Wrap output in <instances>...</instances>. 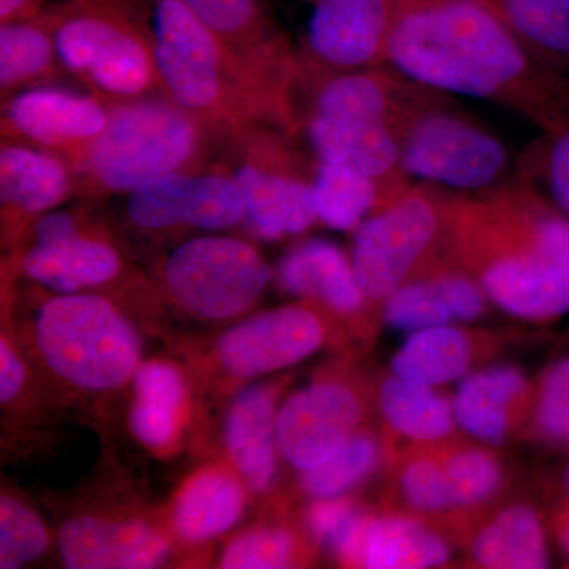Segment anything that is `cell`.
I'll use <instances>...</instances> for the list:
<instances>
[{
    "label": "cell",
    "mask_w": 569,
    "mask_h": 569,
    "mask_svg": "<svg viewBox=\"0 0 569 569\" xmlns=\"http://www.w3.org/2000/svg\"><path fill=\"white\" fill-rule=\"evenodd\" d=\"M388 66L433 91L507 108L545 134L569 127V78L478 0H403Z\"/></svg>",
    "instance_id": "cell-1"
},
{
    "label": "cell",
    "mask_w": 569,
    "mask_h": 569,
    "mask_svg": "<svg viewBox=\"0 0 569 569\" xmlns=\"http://www.w3.org/2000/svg\"><path fill=\"white\" fill-rule=\"evenodd\" d=\"M160 91L231 134L253 126L301 129L295 91L252 69L179 0H148Z\"/></svg>",
    "instance_id": "cell-2"
},
{
    "label": "cell",
    "mask_w": 569,
    "mask_h": 569,
    "mask_svg": "<svg viewBox=\"0 0 569 569\" xmlns=\"http://www.w3.org/2000/svg\"><path fill=\"white\" fill-rule=\"evenodd\" d=\"M107 129L74 168L78 192L129 193L174 173L219 163L231 134L194 118L163 93L110 103Z\"/></svg>",
    "instance_id": "cell-3"
},
{
    "label": "cell",
    "mask_w": 569,
    "mask_h": 569,
    "mask_svg": "<svg viewBox=\"0 0 569 569\" xmlns=\"http://www.w3.org/2000/svg\"><path fill=\"white\" fill-rule=\"evenodd\" d=\"M48 17L63 71L104 103L162 93L148 0H63Z\"/></svg>",
    "instance_id": "cell-4"
},
{
    "label": "cell",
    "mask_w": 569,
    "mask_h": 569,
    "mask_svg": "<svg viewBox=\"0 0 569 569\" xmlns=\"http://www.w3.org/2000/svg\"><path fill=\"white\" fill-rule=\"evenodd\" d=\"M36 335L52 372L86 391L121 387L141 358L140 336L102 296H56L41 306Z\"/></svg>",
    "instance_id": "cell-5"
},
{
    "label": "cell",
    "mask_w": 569,
    "mask_h": 569,
    "mask_svg": "<svg viewBox=\"0 0 569 569\" xmlns=\"http://www.w3.org/2000/svg\"><path fill=\"white\" fill-rule=\"evenodd\" d=\"M296 134L253 126L234 134L220 160L241 187L247 223L258 238L305 233L317 222V163L299 152Z\"/></svg>",
    "instance_id": "cell-6"
},
{
    "label": "cell",
    "mask_w": 569,
    "mask_h": 569,
    "mask_svg": "<svg viewBox=\"0 0 569 569\" xmlns=\"http://www.w3.org/2000/svg\"><path fill=\"white\" fill-rule=\"evenodd\" d=\"M456 252L490 301L523 320H556L569 312V266L546 257L505 220L463 228Z\"/></svg>",
    "instance_id": "cell-7"
},
{
    "label": "cell",
    "mask_w": 569,
    "mask_h": 569,
    "mask_svg": "<svg viewBox=\"0 0 569 569\" xmlns=\"http://www.w3.org/2000/svg\"><path fill=\"white\" fill-rule=\"evenodd\" d=\"M447 194L430 186H411L367 217L356 230V279L370 301H385L429 260L447 230Z\"/></svg>",
    "instance_id": "cell-8"
},
{
    "label": "cell",
    "mask_w": 569,
    "mask_h": 569,
    "mask_svg": "<svg viewBox=\"0 0 569 569\" xmlns=\"http://www.w3.org/2000/svg\"><path fill=\"white\" fill-rule=\"evenodd\" d=\"M162 274L164 288L183 310L220 321L250 309L271 282L272 269L242 239L200 236L168 254Z\"/></svg>",
    "instance_id": "cell-9"
},
{
    "label": "cell",
    "mask_w": 569,
    "mask_h": 569,
    "mask_svg": "<svg viewBox=\"0 0 569 569\" xmlns=\"http://www.w3.org/2000/svg\"><path fill=\"white\" fill-rule=\"evenodd\" d=\"M402 168L427 183L482 193L503 183L509 152L497 134L443 103L411 123L402 142Z\"/></svg>",
    "instance_id": "cell-10"
},
{
    "label": "cell",
    "mask_w": 569,
    "mask_h": 569,
    "mask_svg": "<svg viewBox=\"0 0 569 569\" xmlns=\"http://www.w3.org/2000/svg\"><path fill=\"white\" fill-rule=\"evenodd\" d=\"M296 51V93L325 78L388 66L389 41L403 0H310Z\"/></svg>",
    "instance_id": "cell-11"
},
{
    "label": "cell",
    "mask_w": 569,
    "mask_h": 569,
    "mask_svg": "<svg viewBox=\"0 0 569 569\" xmlns=\"http://www.w3.org/2000/svg\"><path fill=\"white\" fill-rule=\"evenodd\" d=\"M127 194L130 223L148 233L178 228L228 230L247 219L241 187L222 162L152 179Z\"/></svg>",
    "instance_id": "cell-12"
},
{
    "label": "cell",
    "mask_w": 569,
    "mask_h": 569,
    "mask_svg": "<svg viewBox=\"0 0 569 569\" xmlns=\"http://www.w3.org/2000/svg\"><path fill=\"white\" fill-rule=\"evenodd\" d=\"M2 103V138L58 153L73 171L110 119V107L99 97L58 86L24 89Z\"/></svg>",
    "instance_id": "cell-13"
},
{
    "label": "cell",
    "mask_w": 569,
    "mask_h": 569,
    "mask_svg": "<svg viewBox=\"0 0 569 569\" xmlns=\"http://www.w3.org/2000/svg\"><path fill=\"white\" fill-rule=\"evenodd\" d=\"M32 236V246L22 254V271L56 293H80L121 276V253L88 233L74 212L43 213L33 222Z\"/></svg>",
    "instance_id": "cell-14"
},
{
    "label": "cell",
    "mask_w": 569,
    "mask_h": 569,
    "mask_svg": "<svg viewBox=\"0 0 569 569\" xmlns=\"http://www.w3.org/2000/svg\"><path fill=\"white\" fill-rule=\"evenodd\" d=\"M365 408L350 388L316 383L299 389L277 413L280 452L306 471L335 456L358 432Z\"/></svg>",
    "instance_id": "cell-15"
},
{
    "label": "cell",
    "mask_w": 569,
    "mask_h": 569,
    "mask_svg": "<svg viewBox=\"0 0 569 569\" xmlns=\"http://www.w3.org/2000/svg\"><path fill=\"white\" fill-rule=\"evenodd\" d=\"M323 342V326L316 313L280 307L224 331L217 342V358L233 377H260L305 361Z\"/></svg>",
    "instance_id": "cell-16"
},
{
    "label": "cell",
    "mask_w": 569,
    "mask_h": 569,
    "mask_svg": "<svg viewBox=\"0 0 569 569\" xmlns=\"http://www.w3.org/2000/svg\"><path fill=\"white\" fill-rule=\"evenodd\" d=\"M252 69L295 89L296 51L266 0H179Z\"/></svg>",
    "instance_id": "cell-17"
},
{
    "label": "cell",
    "mask_w": 569,
    "mask_h": 569,
    "mask_svg": "<svg viewBox=\"0 0 569 569\" xmlns=\"http://www.w3.org/2000/svg\"><path fill=\"white\" fill-rule=\"evenodd\" d=\"M302 127L318 162L339 164L366 176L395 200L410 189L402 168L403 134L387 123L307 118Z\"/></svg>",
    "instance_id": "cell-18"
},
{
    "label": "cell",
    "mask_w": 569,
    "mask_h": 569,
    "mask_svg": "<svg viewBox=\"0 0 569 569\" xmlns=\"http://www.w3.org/2000/svg\"><path fill=\"white\" fill-rule=\"evenodd\" d=\"M59 550L71 569H149L170 556V542L138 520L80 516L59 531Z\"/></svg>",
    "instance_id": "cell-19"
},
{
    "label": "cell",
    "mask_w": 569,
    "mask_h": 569,
    "mask_svg": "<svg viewBox=\"0 0 569 569\" xmlns=\"http://www.w3.org/2000/svg\"><path fill=\"white\" fill-rule=\"evenodd\" d=\"M78 192L73 168L58 153L10 138L0 148V206L3 222H36Z\"/></svg>",
    "instance_id": "cell-20"
},
{
    "label": "cell",
    "mask_w": 569,
    "mask_h": 569,
    "mask_svg": "<svg viewBox=\"0 0 569 569\" xmlns=\"http://www.w3.org/2000/svg\"><path fill=\"white\" fill-rule=\"evenodd\" d=\"M277 280L288 295L316 299L346 316L361 310L367 299L353 263L340 247L325 239H309L284 254Z\"/></svg>",
    "instance_id": "cell-21"
},
{
    "label": "cell",
    "mask_w": 569,
    "mask_h": 569,
    "mask_svg": "<svg viewBox=\"0 0 569 569\" xmlns=\"http://www.w3.org/2000/svg\"><path fill=\"white\" fill-rule=\"evenodd\" d=\"M274 396L254 387L236 397L224 421L228 455L247 485L264 492L274 482L277 471Z\"/></svg>",
    "instance_id": "cell-22"
},
{
    "label": "cell",
    "mask_w": 569,
    "mask_h": 569,
    "mask_svg": "<svg viewBox=\"0 0 569 569\" xmlns=\"http://www.w3.org/2000/svg\"><path fill=\"white\" fill-rule=\"evenodd\" d=\"M527 388L526 376L515 366H492L470 373L460 381L452 399L456 422L478 440L503 443Z\"/></svg>",
    "instance_id": "cell-23"
},
{
    "label": "cell",
    "mask_w": 569,
    "mask_h": 569,
    "mask_svg": "<svg viewBox=\"0 0 569 569\" xmlns=\"http://www.w3.org/2000/svg\"><path fill=\"white\" fill-rule=\"evenodd\" d=\"M451 548L425 523L406 516L367 518L359 568L426 569L443 567Z\"/></svg>",
    "instance_id": "cell-24"
},
{
    "label": "cell",
    "mask_w": 569,
    "mask_h": 569,
    "mask_svg": "<svg viewBox=\"0 0 569 569\" xmlns=\"http://www.w3.org/2000/svg\"><path fill=\"white\" fill-rule=\"evenodd\" d=\"M62 70L48 10L36 20L0 24L2 102L24 89L51 84Z\"/></svg>",
    "instance_id": "cell-25"
},
{
    "label": "cell",
    "mask_w": 569,
    "mask_h": 569,
    "mask_svg": "<svg viewBox=\"0 0 569 569\" xmlns=\"http://www.w3.org/2000/svg\"><path fill=\"white\" fill-rule=\"evenodd\" d=\"M471 557L479 567L541 569L550 563L545 527L529 505L501 509L471 542Z\"/></svg>",
    "instance_id": "cell-26"
},
{
    "label": "cell",
    "mask_w": 569,
    "mask_h": 569,
    "mask_svg": "<svg viewBox=\"0 0 569 569\" xmlns=\"http://www.w3.org/2000/svg\"><path fill=\"white\" fill-rule=\"evenodd\" d=\"M546 67L569 78V0H478Z\"/></svg>",
    "instance_id": "cell-27"
},
{
    "label": "cell",
    "mask_w": 569,
    "mask_h": 569,
    "mask_svg": "<svg viewBox=\"0 0 569 569\" xmlns=\"http://www.w3.org/2000/svg\"><path fill=\"white\" fill-rule=\"evenodd\" d=\"M246 496L233 477L206 470L187 482L173 511L174 529L187 541H204L230 530L244 512Z\"/></svg>",
    "instance_id": "cell-28"
},
{
    "label": "cell",
    "mask_w": 569,
    "mask_h": 569,
    "mask_svg": "<svg viewBox=\"0 0 569 569\" xmlns=\"http://www.w3.org/2000/svg\"><path fill=\"white\" fill-rule=\"evenodd\" d=\"M471 361L473 346L467 332L440 325L411 332L391 367L397 377L437 388L466 377Z\"/></svg>",
    "instance_id": "cell-29"
},
{
    "label": "cell",
    "mask_w": 569,
    "mask_h": 569,
    "mask_svg": "<svg viewBox=\"0 0 569 569\" xmlns=\"http://www.w3.org/2000/svg\"><path fill=\"white\" fill-rule=\"evenodd\" d=\"M378 406L389 426L410 440L440 441L458 425L452 402L433 387L402 377H388L378 392Z\"/></svg>",
    "instance_id": "cell-30"
},
{
    "label": "cell",
    "mask_w": 569,
    "mask_h": 569,
    "mask_svg": "<svg viewBox=\"0 0 569 569\" xmlns=\"http://www.w3.org/2000/svg\"><path fill=\"white\" fill-rule=\"evenodd\" d=\"M133 392L130 426L134 437L148 447H163L174 436L186 396L181 373L168 362H148L134 370Z\"/></svg>",
    "instance_id": "cell-31"
},
{
    "label": "cell",
    "mask_w": 569,
    "mask_h": 569,
    "mask_svg": "<svg viewBox=\"0 0 569 569\" xmlns=\"http://www.w3.org/2000/svg\"><path fill=\"white\" fill-rule=\"evenodd\" d=\"M313 200L318 219L339 231H356L367 217L389 203L380 183L350 168L317 163Z\"/></svg>",
    "instance_id": "cell-32"
},
{
    "label": "cell",
    "mask_w": 569,
    "mask_h": 569,
    "mask_svg": "<svg viewBox=\"0 0 569 569\" xmlns=\"http://www.w3.org/2000/svg\"><path fill=\"white\" fill-rule=\"evenodd\" d=\"M380 447L370 433L356 432L335 456L302 471L299 486L312 500L342 497L376 470Z\"/></svg>",
    "instance_id": "cell-33"
},
{
    "label": "cell",
    "mask_w": 569,
    "mask_h": 569,
    "mask_svg": "<svg viewBox=\"0 0 569 569\" xmlns=\"http://www.w3.org/2000/svg\"><path fill=\"white\" fill-rule=\"evenodd\" d=\"M306 523L321 545L348 567H358L367 518L355 501L347 498H320L306 509Z\"/></svg>",
    "instance_id": "cell-34"
},
{
    "label": "cell",
    "mask_w": 569,
    "mask_h": 569,
    "mask_svg": "<svg viewBox=\"0 0 569 569\" xmlns=\"http://www.w3.org/2000/svg\"><path fill=\"white\" fill-rule=\"evenodd\" d=\"M456 508L488 503L503 486V468L485 449L463 448L443 460Z\"/></svg>",
    "instance_id": "cell-35"
},
{
    "label": "cell",
    "mask_w": 569,
    "mask_h": 569,
    "mask_svg": "<svg viewBox=\"0 0 569 569\" xmlns=\"http://www.w3.org/2000/svg\"><path fill=\"white\" fill-rule=\"evenodd\" d=\"M385 321L396 331L417 332L452 320L443 298L426 274H415L385 299Z\"/></svg>",
    "instance_id": "cell-36"
},
{
    "label": "cell",
    "mask_w": 569,
    "mask_h": 569,
    "mask_svg": "<svg viewBox=\"0 0 569 569\" xmlns=\"http://www.w3.org/2000/svg\"><path fill=\"white\" fill-rule=\"evenodd\" d=\"M48 535L39 516L14 500H0V568L17 569L39 559L47 549Z\"/></svg>",
    "instance_id": "cell-37"
},
{
    "label": "cell",
    "mask_w": 569,
    "mask_h": 569,
    "mask_svg": "<svg viewBox=\"0 0 569 569\" xmlns=\"http://www.w3.org/2000/svg\"><path fill=\"white\" fill-rule=\"evenodd\" d=\"M522 181L541 183L552 204L569 217V127L542 134L523 157Z\"/></svg>",
    "instance_id": "cell-38"
},
{
    "label": "cell",
    "mask_w": 569,
    "mask_h": 569,
    "mask_svg": "<svg viewBox=\"0 0 569 569\" xmlns=\"http://www.w3.org/2000/svg\"><path fill=\"white\" fill-rule=\"evenodd\" d=\"M535 426L550 447L569 449V356L553 362L542 377Z\"/></svg>",
    "instance_id": "cell-39"
},
{
    "label": "cell",
    "mask_w": 569,
    "mask_h": 569,
    "mask_svg": "<svg viewBox=\"0 0 569 569\" xmlns=\"http://www.w3.org/2000/svg\"><path fill=\"white\" fill-rule=\"evenodd\" d=\"M399 488L408 507L421 515H441L456 509L443 460H411L400 471Z\"/></svg>",
    "instance_id": "cell-40"
},
{
    "label": "cell",
    "mask_w": 569,
    "mask_h": 569,
    "mask_svg": "<svg viewBox=\"0 0 569 569\" xmlns=\"http://www.w3.org/2000/svg\"><path fill=\"white\" fill-rule=\"evenodd\" d=\"M295 538L284 529H258L236 538L224 550V569L288 568L295 557Z\"/></svg>",
    "instance_id": "cell-41"
},
{
    "label": "cell",
    "mask_w": 569,
    "mask_h": 569,
    "mask_svg": "<svg viewBox=\"0 0 569 569\" xmlns=\"http://www.w3.org/2000/svg\"><path fill=\"white\" fill-rule=\"evenodd\" d=\"M425 266L429 269L426 276L436 284L452 320L475 321L485 316L489 296L477 277L429 261Z\"/></svg>",
    "instance_id": "cell-42"
},
{
    "label": "cell",
    "mask_w": 569,
    "mask_h": 569,
    "mask_svg": "<svg viewBox=\"0 0 569 569\" xmlns=\"http://www.w3.org/2000/svg\"><path fill=\"white\" fill-rule=\"evenodd\" d=\"M24 380V369L13 348L6 339L0 340V399L10 402L18 396Z\"/></svg>",
    "instance_id": "cell-43"
},
{
    "label": "cell",
    "mask_w": 569,
    "mask_h": 569,
    "mask_svg": "<svg viewBox=\"0 0 569 569\" xmlns=\"http://www.w3.org/2000/svg\"><path fill=\"white\" fill-rule=\"evenodd\" d=\"M50 7L48 0H0V24L36 20Z\"/></svg>",
    "instance_id": "cell-44"
},
{
    "label": "cell",
    "mask_w": 569,
    "mask_h": 569,
    "mask_svg": "<svg viewBox=\"0 0 569 569\" xmlns=\"http://www.w3.org/2000/svg\"><path fill=\"white\" fill-rule=\"evenodd\" d=\"M557 541H559L560 548L567 553L569 559V511L565 512L559 519L556 527Z\"/></svg>",
    "instance_id": "cell-45"
},
{
    "label": "cell",
    "mask_w": 569,
    "mask_h": 569,
    "mask_svg": "<svg viewBox=\"0 0 569 569\" xmlns=\"http://www.w3.org/2000/svg\"><path fill=\"white\" fill-rule=\"evenodd\" d=\"M563 490H565V493H567V496L569 498V466L567 468V471H565Z\"/></svg>",
    "instance_id": "cell-46"
}]
</instances>
